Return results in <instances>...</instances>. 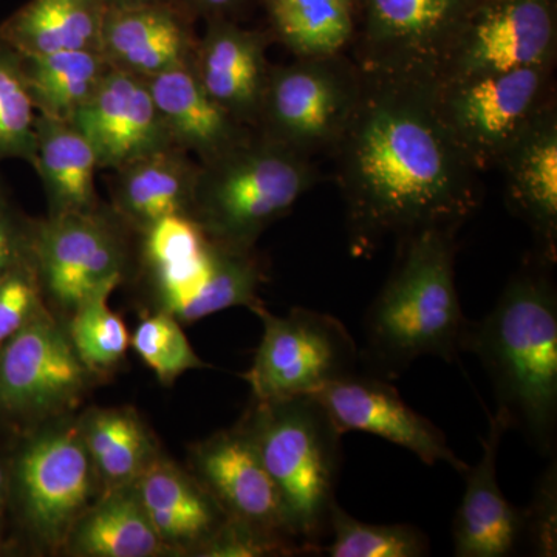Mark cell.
I'll list each match as a JSON object with an SVG mask.
<instances>
[{
	"label": "cell",
	"mask_w": 557,
	"mask_h": 557,
	"mask_svg": "<svg viewBox=\"0 0 557 557\" xmlns=\"http://www.w3.org/2000/svg\"><path fill=\"white\" fill-rule=\"evenodd\" d=\"M330 153L355 255L388 237L460 228L482 201L480 172L443 127L429 87L366 76L357 113Z\"/></svg>",
	"instance_id": "obj_1"
},
{
	"label": "cell",
	"mask_w": 557,
	"mask_h": 557,
	"mask_svg": "<svg viewBox=\"0 0 557 557\" xmlns=\"http://www.w3.org/2000/svg\"><path fill=\"white\" fill-rule=\"evenodd\" d=\"M319 178L309 157L255 131L225 156L199 164L190 218L212 239L252 248L260 233L292 211Z\"/></svg>",
	"instance_id": "obj_5"
},
{
	"label": "cell",
	"mask_w": 557,
	"mask_h": 557,
	"mask_svg": "<svg viewBox=\"0 0 557 557\" xmlns=\"http://www.w3.org/2000/svg\"><path fill=\"white\" fill-rule=\"evenodd\" d=\"M106 10L129 9V7L150 5V3H174V0H100Z\"/></svg>",
	"instance_id": "obj_39"
},
{
	"label": "cell",
	"mask_w": 557,
	"mask_h": 557,
	"mask_svg": "<svg viewBox=\"0 0 557 557\" xmlns=\"http://www.w3.org/2000/svg\"><path fill=\"white\" fill-rule=\"evenodd\" d=\"M366 76L347 54L271 65L256 132L311 157L332 152L364 94Z\"/></svg>",
	"instance_id": "obj_8"
},
{
	"label": "cell",
	"mask_w": 557,
	"mask_h": 557,
	"mask_svg": "<svg viewBox=\"0 0 557 557\" xmlns=\"http://www.w3.org/2000/svg\"><path fill=\"white\" fill-rule=\"evenodd\" d=\"M556 60L555 0H480L434 84L509 70L556 67Z\"/></svg>",
	"instance_id": "obj_11"
},
{
	"label": "cell",
	"mask_w": 557,
	"mask_h": 557,
	"mask_svg": "<svg viewBox=\"0 0 557 557\" xmlns=\"http://www.w3.org/2000/svg\"><path fill=\"white\" fill-rule=\"evenodd\" d=\"M70 123L90 143L100 170H120L174 146L148 81L116 69Z\"/></svg>",
	"instance_id": "obj_14"
},
{
	"label": "cell",
	"mask_w": 557,
	"mask_h": 557,
	"mask_svg": "<svg viewBox=\"0 0 557 557\" xmlns=\"http://www.w3.org/2000/svg\"><path fill=\"white\" fill-rule=\"evenodd\" d=\"M119 284L104 285L76 307L70 335L81 362L89 368L116 364L129 347V332L123 319L109 309L110 293Z\"/></svg>",
	"instance_id": "obj_32"
},
{
	"label": "cell",
	"mask_w": 557,
	"mask_h": 557,
	"mask_svg": "<svg viewBox=\"0 0 557 557\" xmlns=\"http://www.w3.org/2000/svg\"><path fill=\"white\" fill-rule=\"evenodd\" d=\"M555 69L509 70L429 87L438 120L475 170L498 168L508 149L557 102Z\"/></svg>",
	"instance_id": "obj_7"
},
{
	"label": "cell",
	"mask_w": 557,
	"mask_h": 557,
	"mask_svg": "<svg viewBox=\"0 0 557 557\" xmlns=\"http://www.w3.org/2000/svg\"><path fill=\"white\" fill-rule=\"evenodd\" d=\"M50 215L76 214L101 208L95 186L97 157L86 137L70 121L36 119L35 163Z\"/></svg>",
	"instance_id": "obj_24"
},
{
	"label": "cell",
	"mask_w": 557,
	"mask_h": 557,
	"mask_svg": "<svg viewBox=\"0 0 557 557\" xmlns=\"http://www.w3.org/2000/svg\"><path fill=\"white\" fill-rule=\"evenodd\" d=\"M197 463L212 497L231 518L293 537L276 485L245 429L209 440L197 454Z\"/></svg>",
	"instance_id": "obj_21"
},
{
	"label": "cell",
	"mask_w": 557,
	"mask_h": 557,
	"mask_svg": "<svg viewBox=\"0 0 557 557\" xmlns=\"http://www.w3.org/2000/svg\"><path fill=\"white\" fill-rule=\"evenodd\" d=\"M248 0H174L175 5L188 13L193 20L209 21L218 17L234 20V14L239 13Z\"/></svg>",
	"instance_id": "obj_38"
},
{
	"label": "cell",
	"mask_w": 557,
	"mask_h": 557,
	"mask_svg": "<svg viewBox=\"0 0 557 557\" xmlns=\"http://www.w3.org/2000/svg\"><path fill=\"white\" fill-rule=\"evenodd\" d=\"M131 343L163 383L177 379L186 370L203 368L170 311L145 319L135 330Z\"/></svg>",
	"instance_id": "obj_34"
},
{
	"label": "cell",
	"mask_w": 557,
	"mask_h": 557,
	"mask_svg": "<svg viewBox=\"0 0 557 557\" xmlns=\"http://www.w3.org/2000/svg\"><path fill=\"white\" fill-rule=\"evenodd\" d=\"M139 504L161 539L196 541L219 530L214 498L171 468H153L139 485Z\"/></svg>",
	"instance_id": "obj_28"
},
{
	"label": "cell",
	"mask_w": 557,
	"mask_h": 557,
	"mask_svg": "<svg viewBox=\"0 0 557 557\" xmlns=\"http://www.w3.org/2000/svg\"><path fill=\"white\" fill-rule=\"evenodd\" d=\"M86 446L102 474L113 483L134 479L148 456L145 432L134 417L121 412L95 417Z\"/></svg>",
	"instance_id": "obj_33"
},
{
	"label": "cell",
	"mask_w": 557,
	"mask_h": 557,
	"mask_svg": "<svg viewBox=\"0 0 557 557\" xmlns=\"http://www.w3.org/2000/svg\"><path fill=\"white\" fill-rule=\"evenodd\" d=\"M458 228H426L398 240L397 262L364 321V355L380 379L418 358L456 362L469 321L456 285Z\"/></svg>",
	"instance_id": "obj_3"
},
{
	"label": "cell",
	"mask_w": 557,
	"mask_h": 557,
	"mask_svg": "<svg viewBox=\"0 0 557 557\" xmlns=\"http://www.w3.org/2000/svg\"><path fill=\"white\" fill-rule=\"evenodd\" d=\"M258 403L244 429L276 485L289 533L319 555L336 504L343 434L313 395Z\"/></svg>",
	"instance_id": "obj_4"
},
{
	"label": "cell",
	"mask_w": 557,
	"mask_h": 557,
	"mask_svg": "<svg viewBox=\"0 0 557 557\" xmlns=\"http://www.w3.org/2000/svg\"><path fill=\"white\" fill-rule=\"evenodd\" d=\"M2 500H3V474H2V469H0V509H2Z\"/></svg>",
	"instance_id": "obj_40"
},
{
	"label": "cell",
	"mask_w": 557,
	"mask_h": 557,
	"mask_svg": "<svg viewBox=\"0 0 557 557\" xmlns=\"http://www.w3.org/2000/svg\"><path fill=\"white\" fill-rule=\"evenodd\" d=\"M549 265L519 270L482 321L471 322L461 350L475 355L509 429L541 456H552L557 432V293Z\"/></svg>",
	"instance_id": "obj_2"
},
{
	"label": "cell",
	"mask_w": 557,
	"mask_h": 557,
	"mask_svg": "<svg viewBox=\"0 0 557 557\" xmlns=\"http://www.w3.org/2000/svg\"><path fill=\"white\" fill-rule=\"evenodd\" d=\"M263 321V338L245 380L258 401L314 395L333 381L351 375L359 350L346 325L309 309L274 317L252 307Z\"/></svg>",
	"instance_id": "obj_10"
},
{
	"label": "cell",
	"mask_w": 557,
	"mask_h": 557,
	"mask_svg": "<svg viewBox=\"0 0 557 557\" xmlns=\"http://www.w3.org/2000/svg\"><path fill=\"white\" fill-rule=\"evenodd\" d=\"M313 397L343 435L368 432L410 450L428 467L446 463L460 474L468 469L449 448L445 434L406 405L386 379L351 373L319 388Z\"/></svg>",
	"instance_id": "obj_13"
},
{
	"label": "cell",
	"mask_w": 557,
	"mask_h": 557,
	"mask_svg": "<svg viewBox=\"0 0 557 557\" xmlns=\"http://www.w3.org/2000/svg\"><path fill=\"white\" fill-rule=\"evenodd\" d=\"M143 231L146 263L175 318L197 321L256 306L262 271L251 248L212 239L190 215H171Z\"/></svg>",
	"instance_id": "obj_6"
},
{
	"label": "cell",
	"mask_w": 557,
	"mask_h": 557,
	"mask_svg": "<svg viewBox=\"0 0 557 557\" xmlns=\"http://www.w3.org/2000/svg\"><path fill=\"white\" fill-rule=\"evenodd\" d=\"M522 512V539L539 557L557 555V463L545 469L539 479L530 507Z\"/></svg>",
	"instance_id": "obj_35"
},
{
	"label": "cell",
	"mask_w": 557,
	"mask_h": 557,
	"mask_svg": "<svg viewBox=\"0 0 557 557\" xmlns=\"http://www.w3.org/2000/svg\"><path fill=\"white\" fill-rule=\"evenodd\" d=\"M270 35L295 58L346 54L358 30L357 0H262Z\"/></svg>",
	"instance_id": "obj_26"
},
{
	"label": "cell",
	"mask_w": 557,
	"mask_h": 557,
	"mask_svg": "<svg viewBox=\"0 0 557 557\" xmlns=\"http://www.w3.org/2000/svg\"><path fill=\"white\" fill-rule=\"evenodd\" d=\"M146 81L172 145L199 164L225 156L255 132L212 100L201 86L194 61Z\"/></svg>",
	"instance_id": "obj_20"
},
{
	"label": "cell",
	"mask_w": 557,
	"mask_h": 557,
	"mask_svg": "<svg viewBox=\"0 0 557 557\" xmlns=\"http://www.w3.org/2000/svg\"><path fill=\"white\" fill-rule=\"evenodd\" d=\"M193 22L175 3L108 10L101 54L112 69L152 78L194 61L199 38Z\"/></svg>",
	"instance_id": "obj_17"
},
{
	"label": "cell",
	"mask_w": 557,
	"mask_h": 557,
	"mask_svg": "<svg viewBox=\"0 0 557 557\" xmlns=\"http://www.w3.org/2000/svg\"><path fill=\"white\" fill-rule=\"evenodd\" d=\"M112 172L113 207L138 228L190 215L199 161L185 150L172 146Z\"/></svg>",
	"instance_id": "obj_23"
},
{
	"label": "cell",
	"mask_w": 557,
	"mask_h": 557,
	"mask_svg": "<svg viewBox=\"0 0 557 557\" xmlns=\"http://www.w3.org/2000/svg\"><path fill=\"white\" fill-rule=\"evenodd\" d=\"M36 119L22 54L0 38V160H24L33 166Z\"/></svg>",
	"instance_id": "obj_31"
},
{
	"label": "cell",
	"mask_w": 557,
	"mask_h": 557,
	"mask_svg": "<svg viewBox=\"0 0 557 557\" xmlns=\"http://www.w3.org/2000/svg\"><path fill=\"white\" fill-rule=\"evenodd\" d=\"M21 485L36 527L47 534L60 533L90 494L87 446L75 432L36 443L22 458Z\"/></svg>",
	"instance_id": "obj_22"
},
{
	"label": "cell",
	"mask_w": 557,
	"mask_h": 557,
	"mask_svg": "<svg viewBox=\"0 0 557 557\" xmlns=\"http://www.w3.org/2000/svg\"><path fill=\"white\" fill-rule=\"evenodd\" d=\"M333 541L319 555L329 557H421L429 556V539L413 525H373L351 518L338 502L330 511Z\"/></svg>",
	"instance_id": "obj_30"
},
{
	"label": "cell",
	"mask_w": 557,
	"mask_h": 557,
	"mask_svg": "<svg viewBox=\"0 0 557 557\" xmlns=\"http://www.w3.org/2000/svg\"><path fill=\"white\" fill-rule=\"evenodd\" d=\"M100 0H28L0 24V38L22 57L101 49Z\"/></svg>",
	"instance_id": "obj_25"
},
{
	"label": "cell",
	"mask_w": 557,
	"mask_h": 557,
	"mask_svg": "<svg viewBox=\"0 0 557 557\" xmlns=\"http://www.w3.org/2000/svg\"><path fill=\"white\" fill-rule=\"evenodd\" d=\"M22 67L36 113L61 121H72L112 69L95 50L22 57Z\"/></svg>",
	"instance_id": "obj_27"
},
{
	"label": "cell",
	"mask_w": 557,
	"mask_h": 557,
	"mask_svg": "<svg viewBox=\"0 0 557 557\" xmlns=\"http://www.w3.org/2000/svg\"><path fill=\"white\" fill-rule=\"evenodd\" d=\"M512 214L533 231L539 258H557V104L552 106L508 149L498 164Z\"/></svg>",
	"instance_id": "obj_19"
},
{
	"label": "cell",
	"mask_w": 557,
	"mask_h": 557,
	"mask_svg": "<svg viewBox=\"0 0 557 557\" xmlns=\"http://www.w3.org/2000/svg\"><path fill=\"white\" fill-rule=\"evenodd\" d=\"M480 0H357L354 60L368 78L431 87Z\"/></svg>",
	"instance_id": "obj_9"
},
{
	"label": "cell",
	"mask_w": 557,
	"mask_h": 557,
	"mask_svg": "<svg viewBox=\"0 0 557 557\" xmlns=\"http://www.w3.org/2000/svg\"><path fill=\"white\" fill-rule=\"evenodd\" d=\"M36 276L54 299L78 307L84 299L123 278V244L101 208L50 215L30 239Z\"/></svg>",
	"instance_id": "obj_12"
},
{
	"label": "cell",
	"mask_w": 557,
	"mask_h": 557,
	"mask_svg": "<svg viewBox=\"0 0 557 557\" xmlns=\"http://www.w3.org/2000/svg\"><path fill=\"white\" fill-rule=\"evenodd\" d=\"M490 428L482 440V458L463 472V498L453 522L457 557H507L515 555L522 539V512L509 504L497 480V456L509 431L508 418L497 409L487 416Z\"/></svg>",
	"instance_id": "obj_18"
},
{
	"label": "cell",
	"mask_w": 557,
	"mask_h": 557,
	"mask_svg": "<svg viewBox=\"0 0 557 557\" xmlns=\"http://www.w3.org/2000/svg\"><path fill=\"white\" fill-rule=\"evenodd\" d=\"M161 537L138 498L120 496L101 505L81 528L79 547L102 557H148L160 548Z\"/></svg>",
	"instance_id": "obj_29"
},
{
	"label": "cell",
	"mask_w": 557,
	"mask_h": 557,
	"mask_svg": "<svg viewBox=\"0 0 557 557\" xmlns=\"http://www.w3.org/2000/svg\"><path fill=\"white\" fill-rule=\"evenodd\" d=\"M25 240L5 208L0 207V278L24 259Z\"/></svg>",
	"instance_id": "obj_37"
},
{
	"label": "cell",
	"mask_w": 557,
	"mask_h": 557,
	"mask_svg": "<svg viewBox=\"0 0 557 557\" xmlns=\"http://www.w3.org/2000/svg\"><path fill=\"white\" fill-rule=\"evenodd\" d=\"M36 307V271L22 259L0 278V347L28 321Z\"/></svg>",
	"instance_id": "obj_36"
},
{
	"label": "cell",
	"mask_w": 557,
	"mask_h": 557,
	"mask_svg": "<svg viewBox=\"0 0 557 557\" xmlns=\"http://www.w3.org/2000/svg\"><path fill=\"white\" fill-rule=\"evenodd\" d=\"M81 364L60 330L33 319L0 350V405L36 410L64 401L83 384Z\"/></svg>",
	"instance_id": "obj_16"
},
{
	"label": "cell",
	"mask_w": 557,
	"mask_h": 557,
	"mask_svg": "<svg viewBox=\"0 0 557 557\" xmlns=\"http://www.w3.org/2000/svg\"><path fill=\"white\" fill-rule=\"evenodd\" d=\"M270 32L240 27L234 20L207 21L197 40L194 69L201 86L237 121L256 129L271 64Z\"/></svg>",
	"instance_id": "obj_15"
},
{
	"label": "cell",
	"mask_w": 557,
	"mask_h": 557,
	"mask_svg": "<svg viewBox=\"0 0 557 557\" xmlns=\"http://www.w3.org/2000/svg\"><path fill=\"white\" fill-rule=\"evenodd\" d=\"M3 200H2V188H0V207H2Z\"/></svg>",
	"instance_id": "obj_41"
}]
</instances>
